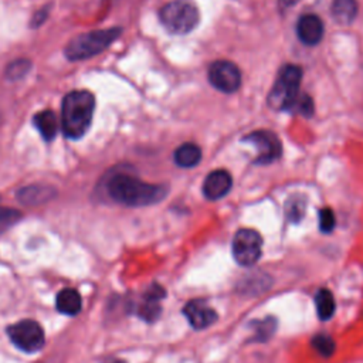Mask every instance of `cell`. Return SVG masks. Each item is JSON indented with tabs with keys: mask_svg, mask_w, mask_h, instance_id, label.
<instances>
[{
	"mask_svg": "<svg viewBox=\"0 0 363 363\" xmlns=\"http://www.w3.org/2000/svg\"><path fill=\"white\" fill-rule=\"evenodd\" d=\"M109 197L129 207H143L156 204L164 199L167 189L162 184L143 182L128 173H115L106 182Z\"/></svg>",
	"mask_w": 363,
	"mask_h": 363,
	"instance_id": "1",
	"label": "cell"
},
{
	"mask_svg": "<svg viewBox=\"0 0 363 363\" xmlns=\"http://www.w3.org/2000/svg\"><path fill=\"white\" fill-rule=\"evenodd\" d=\"M95 111V96L86 89H74L68 92L61 105V126L67 138H82L91 123Z\"/></svg>",
	"mask_w": 363,
	"mask_h": 363,
	"instance_id": "2",
	"label": "cell"
},
{
	"mask_svg": "<svg viewBox=\"0 0 363 363\" xmlns=\"http://www.w3.org/2000/svg\"><path fill=\"white\" fill-rule=\"evenodd\" d=\"M119 27L98 28L75 35L65 47L64 54L69 61H84L105 51L119 35Z\"/></svg>",
	"mask_w": 363,
	"mask_h": 363,
	"instance_id": "3",
	"label": "cell"
},
{
	"mask_svg": "<svg viewBox=\"0 0 363 363\" xmlns=\"http://www.w3.org/2000/svg\"><path fill=\"white\" fill-rule=\"evenodd\" d=\"M163 27L173 34H187L199 23V10L190 0H172L166 3L160 13Z\"/></svg>",
	"mask_w": 363,
	"mask_h": 363,
	"instance_id": "4",
	"label": "cell"
},
{
	"mask_svg": "<svg viewBox=\"0 0 363 363\" xmlns=\"http://www.w3.org/2000/svg\"><path fill=\"white\" fill-rule=\"evenodd\" d=\"M302 71L296 65H286L282 68L271 94L269 104L277 109H291L296 96L299 95V84Z\"/></svg>",
	"mask_w": 363,
	"mask_h": 363,
	"instance_id": "5",
	"label": "cell"
},
{
	"mask_svg": "<svg viewBox=\"0 0 363 363\" xmlns=\"http://www.w3.org/2000/svg\"><path fill=\"white\" fill-rule=\"evenodd\" d=\"M7 335L11 343L26 353H35L44 346V330L40 323L31 319H23L10 325Z\"/></svg>",
	"mask_w": 363,
	"mask_h": 363,
	"instance_id": "6",
	"label": "cell"
},
{
	"mask_svg": "<svg viewBox=\"0 0 363 363\" xmlns=\"http://www.w3.org/2000/svg\"><path fill=\"white\" fill-rule=\"evenodd\" d=\"M233 257L242 267H252L262 252V237L251 228H241L233 238Z\"/></svg>",
	"mask_w": 363,
	"mask_h": 363,
	"instance_id": "7",
	"label": "cell"
},
{
	"mask_svg": "<svg viewBox=\"0 0 363 363\" xmlns=\"http://www.w3.org/2000/svg\"><path fill=\"white\" fill-rule=\"evenodd\" d=\"M208 81L216 89L224 94H233L241 85V72L230 61H216L208 68Z\"/></svg>",
	"mask_w": 363,
	"mask_h": 363,
	"instance_id": "8",
	"label": "cell"
},
{
	"mask_svg": "<svg viewBox=\"0 0 363 363\" xmlns=\"http://www.w3.org/2000/svg\"><path fill=\"white\" fill-rule=\"evenodd\" d=\"M244 140L257 147V163H271L281 155V142L278 136L269 130L251 132Z\"/></svg>",
	"mask_w": 363,
	"mask_h": 363,
	"instance_id": "9",
	"label": "cell"
},
{
	"mask_svg": "<svg viewBox=\"0 0 363 363\" xmlns=\"http://www.w3.org/2000/svg\"><path fill=\"white\" fill-rule=\"evenodd\" d=\"M183 313L194 329H204L217 320V312L201 299L187 302L183 308Z\"/></svg>",
	"mask_w": 363,
	"mask_h": 363,
	"instance_id": "10",
	"label": "cell"
},
{
	"mask_svg": "<svg viewBox=\"0 0 363 363\" xmlns=\"http://www.w3.org/2000/svg\"><path fill=\"white\" fill-rule=\"evenodd\" d=\"M233 186L231 174L227 170L217 169L210 172L203 183V194L208 200H218L224 197Z\"/></svg>",
	"mask_w": 363,
	"mask_h": 363,
	"instance_id": "11",
	"label": "cell"
},
{
	"mask_svg": "<svg viewBox=\"0 0 363 363\" xmlns=\"http://www.w3.org/2000/svg\"><path fill=\"white\" fill-rule=\"evenodd\" d=\"M57 196V190L44 183H33L27 184L17 191V200L24 206H40Z\"/></svg>",
	"mask_w": 363,
	"mask_h": 363,
	"instance_id": "12",
	"label": "cell"
},
{
	"mask_svg": "<svg viewBox=\"0 0 363 363\" xmlns=\"http://www.w3.org/2000/svg\"><path fill=\"white\" fill-rule=\"evenodd\" d=\"M298 38L306 45L318 44L323 37V24L315 14H305L296 24Z\"/></svg>",
	"mask_w": 363,
	"mask_h": 363,
	"instance_id": "13",
	"label": "cell"
},
{
	"mask_svg": "<svg viewBox=\"0 0 363 363\" xmlns=\"http://www.w3.org/2000/svg\"><path fill=\"white\" fill-rule=\"evenodd\" d=\"M33 123L45 142H51L58 132V121L52 111L43 109L33 116Z\"/></svg>",
	"mask_w": 363,
	"mask_h": 363,
	"instance_id": "14",
	"label": "cell"
},
{
	"mask_svg": "<svg viewBox=\"0 0 363 363\" xmlns=\"http://www.w3.org/2000/svg\"><path fill=\"white\" fill-rule=\"evenodd\" d=\"M81 295L77 289L74 288H64L57 294L55 298V308L58 312L68 315V316H74L81 311Z\"/></svg>",
	"mask_w": 363,
	"mask_h": 363,
	"instance_id": "15",
	"label": "cell"
},
{
	"mask_svg": "<svg viewBox=\"0 0 363 363\" xmlns=\"http://www.w3.org/2000/svg\"><path fill=\"white\" fill-rule=\"evenodd\" d=\"M332 17L339 24H350L357 14L356 0H333L330 7Z\"/></svg>",
	"mask_w": 363,
	"mask_h": 363,
	"instance_id": "16",
	"label": "cell"
},
{
	"mask_svg": "<svg viewBox=\"0 0 363 363\" xmlns=\"http://www.w3.org/2000/svg\"><path fill=\"white\" fill-rule=\"evenodd\" d=\"M201 160V149L194 143H183L174 150V162L180 167H194Z\"/></svg>",
	"mask_w": 363,
	"mask_h": 363,
	"instance_id": "17",
	"label": "cell"
},
{
	"mask_svg": "<svg viewBox=\"0 0 363 363\" xmlns=\"http://www.w3.org/2000/svg\"><path fill=\"white\" fill-rule=\"evenodd\" d=\"M315 306L318 316L322 320H328L335 313V299L329 289L320 288L315 295Z\"/></svg>",
	"mask_w": 363,
	"mask_h": 363,
	"instance_id": "18",
	"label": "cell"
},
{
	"mask_svg": "<svg viewBox=\"0 0 363 363\" xmlns=\"http://www.w3.org/2000/svg\"><path fill=\"white\" fill-rule=\"evenodd\" d=\"M31 69V61L27 58H18L11 61L7 67H6V78L10 81H18L21 78H24L28 71Z\"/></svg>",
	"mask_w": 363,
	"mask_h": 363,
	"instance_id": "19",
	"label": "cell"
},
{
	"mask_svg": "<svg viewBox=\"0 0 363 363\" xmlns=\"http://www.w3.org/2000/svg\"><path fill=\"white\" fill-rule=\"evenodd\" d=\"M305 214V200L301 197H291L285 203V216L291 223H299Z\"/></svg>",
	"mask_w": 363,
	"mask_h": 363,
	"instance_id": "20",
	"label": "cell"
},
{
	"mask_svg": "<svg viewBox=\"0 0 363 363\" xmlns=\"http://www.w3.org/2000/svg\"><path fill=\"white\" fill-rule=\"evenodd\" d=\"M312 346L313 349L323 357H329L335 352V342L333 339L326 333H319L312 337Z\"/></svg>",
	"mask_w": 363,
	"mask_h": 363,
	"instance_id": "21",
	"label": "cell"
},
{
	"mask_svg": "<svg viewBox=\"0 0 363 363\" xmlns=\"http://www.w3.org/2000/svg\"><path fill=\"white\" fill-rule=\"evenodd\" d=\"M252 326H254V332H255V339L264 342L275 332L277 320L272 318H265L262 320L254 322Z\"/></svg>",
	"mask_w": 363,
	"mask_h": 363,
	"instance_id": "22",
	"label": "cell"
},
{
	"mask_svg": "<svg viewBox=\"0 0 363 363\" xmlns=\"http://www.w3.org/2000/svg\"><path fill=\"white\" fill-rule=\"evenodd\" d=\"M160 305L159 302H155V301H147V299H143V302L139 305L138 308V315L145 319V320H155L159 315H160Z\"/></svg>",
	"mask_w": 363,
	"mask_h": 363,
	"instance_id": "23",
	"label": "cell"
},
{
	"mask_svg": "<svg viewBox=\"0 0 363 363\" xmlns=\"http://www.w3.org/2000/svg\"><path fill=\"white\" fill-rule=\"evenodd\" d=\"M20 217H21V213L14 208L0 207V233L6 231L13 224H16L20 220Z\"/></svg>",
	"mask_w": 363,
	"mask_h": 363,
	"instance_id": "24",
	"label": "cell"
},
{
	"mask_svg": "<svg viewBox=\"0 0 363 363\" xmlns=\"http://www.w3.org/2000/svg\"><path fill=\"white\" fill-rule=\"evenodd\" d=\"M291 109H295L296 112L302 113L303 116H311L313 113V102L306 94H299L292 104Z\"/></svg>",
	"mask_w": 363,
	"mask_h": 363,
	"instance_id": "25",
	"label": "cell"
},
{
	"mask_svg": "<svg viewBox=\"0 0 363 363\" xmlns=\"http://www.w3.org/2000/svg\"><path fill=\"white\" fill-rule=\"evenodd\" d=\"M319 227L322 233H330L335 227V214L330 208H322L319 211Z\"/></svg>",
	"mask_w": 363,
	"mask_h": 363,
	"instance_id": "26",
	"label": "cell"
},
{
	"mask_svg": "<svg viewBox=\"0 0 363 363\" xmlns=\"http://www.w3.org/2000/svg\"><path fill=\"white\" fill-rule=\"evenodd\" d=\"M47 16H48V10H47V9H41V10L35 11V13L33 14V18H31L30 26H31V27H40V26L47 20Z\"/></svg>",
	"mask_w": 363,
	"mask_h": 363,
	"instance_id": "27",
	"label": "cell"
},
{
	"mask_svg": "<svg viewBox=\"0 0 363 363\" xmlns=\"http://www.w3.org/2000/svg\"><path fill=\"white\" fill-rule=\"evenodd\" d=\"M284 6H286V7H291V6H294V4H296L299 0H279Z\"/></svg>",
	"mask_w": 363,
	"mask_h": 363,
	"instance_id": "28",
	"label": "cell"
},
{
	"mask_svg": "<svg viewBox=\"0 0 363 363\" xmlns=\"http://www.w3.org/2000/svg\"><path fill=\"white\" fill-rule=\"evenodd\" d=\"M111 363H123V362H119V360H113V362H111Z\"/></svg>",
	"mask_w": 363,
	"mask_h": 363,
	"instance_id": "29",
	"label": "cell"
}]
</instances>
